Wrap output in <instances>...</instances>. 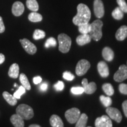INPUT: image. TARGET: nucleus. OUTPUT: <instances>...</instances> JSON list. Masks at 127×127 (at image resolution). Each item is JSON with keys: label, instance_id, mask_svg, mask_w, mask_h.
<instances>
[{"label": "nucleus", "instance_id": "obj_44", "mask_svg": "<svg viewBox=\"0 0 127 127\" xmlns=\"http://www.w3.org/2000/svg\"><path fill=\"white\" fill-rule=\"evenodd\" d=\"M14 86H15V87H17V84H14Z\"/></svg>", "mask_w": 127, "mask_h": 127}, {"label": "nucleus", "instance_id": "obj_24", "mask_svg": "<svg viewBox=\"0 0 127 127\" xmlns=\"http://www.w3.org/2000/svg\"><path fill=\"white\" fill-rule=\"evenodd\" d=\"M20 81L22 85L24 87L25 90H31V85H30L28 79L26 75L24 73H22L20 75Z\"/></svg>", "mask_w": 127, "mask_h": 127}, {"label": "nucleus", "instance_id": "obj_12", "mask_svg": "<svg viewBox=\"0 0 127 127\" xmlns=\"http://www.w3.org/2000/svg\"><path fill=\"white\" fill-rule=\"evenodd\" d=\"M82 85L84 90V92L87 94H92L94 93L96 90V84L94 82L88 83V79L87 78H84L82 79Z\"/></svg>", "mask_w": 127, "mask_h": 127}, {"label": "nucleus", "instance_id": "obj_32", "mask_svg": "<svg viewBox=\"0 0 127 127\" xmlns=\"http://www.w3.org/2000/svg\"><path fill=\"white\" fill-rule=\"evenodd\" d=\"M57 45V41L54 38L50 37L48 39H47L45 43V47L48 48L50 47H55Z\"/></svg>", "mask_w": 127, "mask_h": 127}, {"label": "nucleus", "instance_id": "obj_17", "mask_svg": "<svg viewBox=\"0 0 127 127\" xmlns=\"http://www.w3.org/2000/svg\"><path fill=\"white\" fill-rule=\"evenodd\" d=\"M10 121L14 127H24V121L21 117L17 114L11 116Z\"/></svg>", "mask_w": 127, "mask_h": 127}, {"label": "nucleus", "instance_id": "obj_21", "mask_svg": "<svg viewBox=\"0 0 127 127\" xmlns=\"http://www.w3.org/2000/svg\"><path fill=\"white\" fill-rule=\"evenodd\" d=\"M2 96L7 102L8 103L9 105L12 106H14L17 104V99L15 98L13 95L10 94L7 91H4L2 94Z\"/></svg>", "mask_w": 127, "mask_h": 127}, {"label": "nucleus", "instance_id": "obj_45", "mask_svg": "<svg viewBox=\"0 0 127 127\" xmlns=\"http://www.w3.org/2000/svg\"></svg>", "mask_w": 127, "mask_h": 127}, {"label": "nucleus", "instance_id": "obj_6", "mask_svg": "<svg viewBox=\"0 0 127 127\" xmlns=\"http://www.w3.org/2000/svg\"><path fill=\"white\" fill-rule=\"evenodd\" d=\"M91 65L88 61L86 60H80L77 64L75 68V72L77 75L82 76L87 73L90 69Z\"/></svg>", "mask_w": 127, "mask_h": 127}, {"label": "nucleus", "instance_id": "obj_8", "mask_svg": "<svg viewBox=\"0 0 127 127\" xmlns=\"http://www.w3.org/2000/svg\"><path fill=\"white\" fill-rule=\"evenodd\" d=\"M106 112L111 119L115 121L118 123H121L123 117H122V114L121 112L118 109L110 107H107V109H106Z\"/></svg>", "mask_w": 127, "mask_h": 127}, {"label": "nucleus", "instance_id": "obj_25", "mask_svg": "<svg viewBox=\"0 0 127 127\" xmlns=\"http://www.w3.org/2000/svg\"><path fill=\"white\" fill-rule=\"evenodd\" d=\"M28 20L33 23H38L42 20V16L37 12H32L28 15Z\"/></svg>", "mask_w": 127, "mask_h": 127}, {"label": "nucleus", "instance_id": "obj_14", "mask_svg": "<svg viewBox=\"0 0 127 127\" xmlns=\"http://www.w3.org/2000/svg\"><path fill=\"white\" fill-rule=\"evenodd\" d=\"M24 11V5L20 1H16L12 5V12L14 15L19 17L21 15Z\"/></svg>", "mask_w": 127, "mask_h": 127}, {"label": "nucleus", "instance_id": "obj_31", "mask_svg": "<svg viewBox=\"0 0 127 127\" xmlns=\"http://www.w3.org/2000/svg\"><path fill=\"white\" fill-rule=\"evenodd\" d=\"M25 90H25V88L23 86V85H22V86H20L18 88V90H17V91L14 93L13 96L15 98H17V99H20L21 95L25 93Z\"/></svg>", "mask_w": 127, "mask_h": 127}, {"label": "nucleus", "instance_id": "obj_2", "mask_svg": "<svg viewBox=\"0 0 127 127\" xmlns=\"http://www.w3.org/2000/svg\"><path fill=\"white\" fill-rule=\"evenodd\" d=\"M103 23L101 20H96L91 24V31L90 34L91 39L95 41H98L101 39L102 36V28Z\"/></svg>", "mask_w": 127, "mask_h": 127}, {"label": "nucleus", "instance_id": "obj_30", "mask_svg": "<svg viewBox=\"0 0 127 127\" xmlns=\"http://www.w3.org/2000/svg\"><path fill=\"white\" fill-rule=\"evenodd\" d=\"M45 32L41 30H35L34 34H33V38L35 39V40L42 39L44 38H45Z\"/></svg>", "mask_w": 127, "mask_h": 127}, {"label": "nucleus", "instance_id": "obj_29", "mask_svg": "<svg viewBox=\"0 0 127 127\" xmlns=\"http://www.w3.org/2000/svg\"><path fill=\"white\" fill-rule=\"evenodd\" d=\"M101 102L103 105L105 107H110L112 104V99L109 96H105L104 95H101L99 97Z\"/></svg>", "mask_w": 127, "mask_h": 127}, {"label": "nucleus", "instance_id": "obj_22", "mask_svg": "<svg viewBox=\"0 0 127 127\" xmlns=\"http://www.w3.org/2000/svg\"><path fill=\"white\" fill-rule=\"evenodd\" d=\"M87 121H88V116L84 113L81 114L78 120L76 122L75 127H86Z\"/></svg>", "mask_w": 127, "mask_h": 127}, {"label": "nucleus", "instance_id": "obj_11", "mask_svg": "<svg viewBox=\"0 0 127 127\" xmlns=\"http://www.w3.org/2000/svg\"><path fill=\"white\" fill-rule=\"evenodd\" d=\"M94 11L95 17L101 18L104 15V6L101 0H94Z\"/></svg>", "mask_w": 127, "mask_h": 127}, {"label": "nucleus", "instance_id": "obj_26", "mask_svg": "<svg viewBox=\"0 0 127 127\" xmlns=\"http://www.w3.org/2000/svg\"><path fill=\"white\" fill-rule=\"evenodd\" d=\"M102 88L104 93L109 96H112L114 94V88L111 84L106 83L103 84Z\"/></svg>", "mask_w": 127, "mask_h": 127}, {"label": "nucleus", "instance_id": "obj_20", "mask_svg": "<svg viewBox=\"0 0 127 127\" xmlns=\"http://www.w3.org/2000/svg\"><path fill=\"white\" fill-rule=\"evenodd\" d=\"M50 123L52 127H64V123L61 118L57 115H52L51 117Z\"/></svg>", "mask_w": 127, "mask_h": 127}, {"label": "nucleus", "instance_id": "obj_5", "mask_svg": "<svg viewBox=\"0 0 127 127\" xmlns=\"http://www.w3.org/2000/svg\"><path fill=\"white\" fill-rule=\"evenodd\" d=\"M80 115V111L77 108H72L68 109L65 113V117L66 120L70 124L76 123Z\"/></svg>", "mask_w": 127, "mask_h": 127}, {"label": "nucleus", "instance_id": "obj_37", "mask_svg": "<svg viewBox=\"0 0 127 127\" xmlns=\"http://www.w3.org/2000/svg\"><path fill=\"white\" fill-rule=\"evenodd\" d=\"M119 91L121 94L127 95V84L122 83L119 85Z\"/></svg>", "mask_w": 127, "mask_h": 127}, {"label": "nucleus", "instance_id": "obj_28", "mask_svg": "<svg viewBox=\"0 0 127 127\" xmlns=\"http://www.w3.org/2000/svg\"><path fill=\"white\" fill-rule=\"evenodd\" d=\"M112 16L114 19L121 20L124 17V12L119 7L115 8L112 12Z\"/></svg>", "mask_w": 127, "mask_h": 127}, {"label": "nucleus", "instance_id": "obj_34", "mask_svg": "<svg viewBox=\"0 0 127 127\" xmlns=\"http://www.w3.org/2000/svg\"><path fill=\"white\" fill-rule=\"evenodd\" d=\"M71 92L74 95H79L84 93V90L83 87H72L71 89Z\"/></svg>", "mask_w": 127, "mask_h": 127}, {"label": "nucleus", "instance_id": "obj_1", "mask_svg": "<svg viewBox=\"0 0 127 127\" xmlns=\"http://www.w3.org/2000/svg\"><path fill=\"white\" fill-rule=\"evenodd\" d=\"M91 17V13L88 7L84 4H79L77 6V14L72 19V22L75 25L88 23Z\"/></svg>", "mask_w": 127, "mask_h": 127}, {"label": "nucleus", "instance_id": "obj_18", "mask_svg": "<svg viewBox=\"0 0 127 127\" xmlns=\"http://www.w3.org/2000/svg\"><path fill=\"white\" fill-rule=\"evenodd\" d=\"M103 58L107 61H112L114 58V52L109 47H105L102 52Z\"/></svg>", "mask_w": 127, "mask_h": 127}, {"label": "nucleus", "instance_id": "obj_38", "mask_svg": "<svg viewBox=\"0 0 127 127\" xmlns=\"http://www.w3.org/2000/svg\"><path fill=\"white\" fill-rule=\"evenodd\" d=\"M5 30V25L3 23L2 18L0 16V34L4 32Z\"/></svg>", "mask_w": 127, "mask_h": 127}, {"label": "nucleus", "instance_id": "obj_16", "mask_svg": "<svg viewBox=\"0 0 127 127\" xmlns=\"http://www.w3.org/2000/svg\"><path fill=\"white\" fill-rule=\"evenodd\" d=\"M91 41V38L90 34H81L78 36L76 38V42L78 45L82 46L90 43Z\"/></svg>", "mask_w": 127, "mask_h": 127}, {"label": "nucleus", "instance_id": "obj_7", "mask_svg": "<svg viewBox=\"0 0 127 127\" xmlns=\"http://www.w3.org/2000/svg\"><path fill=\"white\" fill-rule=\"evenodd\" d=\"M114 79L116 82H121L127 79V66L122 65L119 67L118 71L115 73Z\"/></svg>", "mask_w": 127, "mask_h": 127}, {"label": "nucleus", "instance_id": "obj_35", "mask_svg": "<svg viewBox=\"0 0 127 127\" xmlns=\"http://www.w3.org/2000/svg\"><path fill=\"white\" fill-rule=\"evenodd\" d=\"M63 78L67 81H72L75 78V76L69 71H65L63 73Z\"/></svg>", "mask_w": 127, "mask_h": 127}, {"label": "nucleus", "instance_id": "obj_27", "mask_svg": "<svg viewBox=\"0 0 127 127\" xmlns=\"http://www.w3.org/2000/svg\"><path fill=\"white\" fill-rule=\"evenodd\" d=\"M78 30L81 34H88L91 31V24L89 23L82 24L78 26Z\"/></svg>", "mask_w": 127, "mask_h": 127}, {"label": "nucleus", "instance_id": "obj_36", "mask_svg": "<svg viewBox=\"0 0 127 127\" xmlns=\"http://www.w3.org/2000/svg\"><path fill=\"white\" fill-rule=\"evenodd\" d=\"M54 88H55V90H56V91H62V90H63L64 88V82L63 81H59L57 84H55V85H54Z\"/></svg>", "mask_w": 127, "mask_h": 127}, {"label": "nucleus", "instance_id": "obj_10", "mask_svg": "<svg viewBox=\"0 0 127 127\" xmlns=\"http://www.w3.org/2000/svg\"><path fill=\"white\" fill-rule=\"evenodd\" d=\"M20 41L23 48L28 54L30 55H34L36 53V50H37L36 46L28 39L24 38L23 39H20Z\"/></svg>", "mask_w": 127, "mask_h": 127}, {"label": "nucleus", "instance_id": "obj_43", "mask_svg": "<svg viewBox=\"0 0 127 127\" xmlns=\"http://www.w3.org/2000/svg\"><path fill=\"white\" fill-rule=\"evenodd\" d=\"M28 127H41L40 125H36V124H32L31 125H30Z\"/></svg>", "mask_w": 127, "mask_h": 127}, {"label": "nucleus", "instance_id": "obj_33", "mask_svg": "<svg viewBox=\"0 0 127 127\" xmlns=\"http://www.w3.org/2000/svg\"><path fill=\"white\" fill-rule=\"evenodd\" d=\"M117 4L119 8L124 12V13H127V4L125 0H117Z\"/></svg>", "mask_w": 127, "mask_h": 127}, {"label": "nucleus", "instance_id": "obj_42", "mask_svg": "<svg viewBox=\"0 0 127 127\" xmlns=\"http://www.w3.org/2000/svg\"><path fill=\"white\" fill-rule=\"evenodd\" d=\"M5 58L4 55L0 53V64H2L5 61Z\"/></svg>", "mask_w": 127, "mask_h": 127}, {"label": "nucleus", "instance_id": "obj_41", "mask_svg": "<svg viewBox=\"0 0 127 127\" xmlns=\"http://www.w3.org/2000/svg\"><path fill=\"white\" fill-rule=\"evenodd\" d=\"M48 88V85L46 83H43L42 84H41V85L40 86V89L41 91H45L46 90H47Z\"/></svg>", "mask_w": 127, "mask_h": 127}, {"label": "nucleus", "instance_id": "obj_15", "mask_svg": "<svg viewBox=\"0 0 127 127\" xmlns=\"http://www.w3.org/2000/svg\"><path fill=\"white\" fill-rule=\"evenodd\" d=\"M115 37L118 41L124 40L127 37V26L123 25L116 32Z\"/></svg>", "mask_w": 127, "mask_h": 127}, {"label": "nucleus", "instance_id": "obj_23", "mask_svg": "<svg viewBox=\"0 0 127 127\" xmlns=\"http://www.w3.org/2000/svg\"><path fill=\"white\" fill-rule=\"evenodd\" d=\"M27 7L30 10L36 12L39 9V5L36 0H27Z\"/></svg>", "mask_w": 127, "mask_h": 127}, {"label": "nucleus", "instance_id": "obj_39", "mask_svg": "<svg viewBox=\"0 0 127 127\" xmlns=\"http://www.w3.org/2000/svg\"><path fill=\"white\" fill-rule=\"evenodd\" d=\"M122 107H123L124 113L125 117L127 118V100L124 101L123 104H122Z\"/></svg>", "mask_w": 127, "mask_h": 127}, {"label": "nucleus", "instance_id": "obj_19", "mask_svg": "<svg viewBox=\"0 0 127 127\" xmlns=\"http://www.w3.org/2000/svg\"><path fill=\"white\" fill-rule=\"evenodd\" d=\"M20 67L17 64L14 63L9 67L8 71V75L12 78H17L19 76Z\"/></svg>", "mask_w": 127, "mask_h": 127}, {"label": "nucleus", "instance_id": "obj_9", "mask_svg": "<svg viewBox=\"0 0 127 127\" xmlns=\"http://www.w3.org/2000/svg\"><path fill=\"white\" fill-rule=\"evenodd\" d=\"M95 127H112L111 118L107 115H102L98 117L95 121Z\"/></svg>", "mask_w": 127, "mask_h": 127}, {"label": "nucleus", "instance_id": "obj_4", "mask_svg": "<svg viewBox=\"0 0 127 127\" xmlns=\"http://www.w3.org/2000/svg\"><path fill=\"white\" fill-rule=\"evenodd\" d=\"M58 41L59 50L63 53H67L70 50L72 43L71 38L66 34L62 33L58 36Z\"/></svg>", "mask_w": 127, "mask_h": 127}, {"label": "nucleus", "instance_id": "obj_40", "mask_svg": "<svg viewBox=\"0 0 127 127\" xmlns=\"http://www.w3.org/2000/svg\"><path fill=\"white\" fill-rule=\"evenodd\" d=\"M42 81V78H41V77L39 76H38V77H35L33 78V82L35 84H38L40 83V82Z\"/></svg>", "mask_w": 127, "mask_h": 127}, {"label": "nucleus", "instance_id": "obj_13", "mask_svg": "<svg viewBox=\"0 0 127 127\" xmlns=\"http://www.w3.org/2000/svg\"><path fill=\"white\" fill-rule=\"evenodd\" d=\"M98 71L99 75L103 78H107L109 74L108 66L104 61H100L97 65Z\"/></svg>", "mask_w": 127, "mask_h": 127}, {"label": "nucleus", "instance_id": "obj_3", "mask_svg": "<svg viewBox=\"0 0 127 127\" xmlns=\"http://www.w3.org/2000/svg\"><path fill=\"white\" fill-rule=\"evenodd\" d=\"M16 114L21 117L24 120H30L34 117L33 109L27 104H20L16 109Z\"/></svg>", "mask_w": 127, "mask_h": 127}]
</instances>
